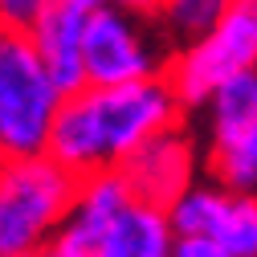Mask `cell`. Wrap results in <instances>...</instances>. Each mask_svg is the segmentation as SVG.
Masks as SVG:
<instances>
[{
	"mask_svg": "<svg viewBox=\"0 0 257 257\" xmlns=\"http://www.w3.org/2000/svg\"><path fill=\"white\" fill-rule=\"evenodd\" d=\"M188 118L184 102L164 78H143L126 86H78L57 106L49 155L78 180L118 172L151 135Z\"/></svg>",
	"mask_w": 257,
	"mask_h": 257,
	"instance_id": "obj_1",
	"label": "cell"
},
{
	"mask_svg": "<svg viewBox=\"0 0 257 257\" xmlns=\"http://www.w3.org/2000/svg\"><path fill=\"white\" fill-rule=\"evenodd\" d=\"M78 176L49 151L0 159V257H41L70 216Z\"/></svg>",
	"mask_w": 257,
	"mask_h": 257,
	"instance_id": "obj_2",
	"label": "cell"
},
{
	"mask_svg": "<svg viewBox=\"0 0 257 257\" xmlns=\"http://www.w3.org/2000/svg\"><path fill=\"white\" fill-rule=\"evenodd\" d=\"M66 90L49 74L33 33L0 25V159L41 155Z\"/></svg>",
	"mask_w": 257,
	"mask_h": 257,
	"instance_id": "obj_3",
	"label": "cell"
},
{
	"mask_svg": "<svg viewBox=\"0 0 257 257\" xmlns=\"http://www.w3.org/2000/svg\"><path fill=\"white\" fill-rule=\"evenodd\" d=\"M241 70H257V0H229L224 17L204 37L172 49L168 82L192 118Z\"/></svg>",
	"mask_w": 257,
	"mask_h": 257,
	"instance_id": "obj_4",
	"label": "cell"
},
{
	"mask_svg": "<svg viewBox=\"0 0 257 257\" xmlns=\"http://www.w3.org/2000/svg\"><path fill=\"white\" fill-rule=\"evenodd\" d=\"M172 45L164 41L155 17L98 9L82 33V82L86 86H126L143 78H164Z\"/></svg>",
	"mask_w": 257,
	"mask_h": 257,
	"instance_id": "obj_5",
	"label": "cell"
},
{
	"mask_svg": "<svg viewBox=\"0 0 257 257\" xmlns=\"http://www.w3.org/2000/svg\"><path fill=\"white\" fill-rule=\"evenodd\" d=\"M131 196L168 208L180 192H188L204 176V143L188 118L172 122L168 131L151 135L126 164L118 168Z\"/></svg>",
	"mask_w": 257,
	"mask_h": 257,
	"instance_id": "obj_6",
	"label": "cell"
},
{
	"mask_svg": "<svg viewBox=\"0 0 257 257\" xmlns=\"http://www.w3.org/2000/svg\"><path fill=\"white\" fill-rule=\"evenodd\" d=\"M172 245H176V224L168 208L131 196L86 257H172Z\"/></svg>",
	"mask_w": 257,
	"mask_h": 257,
	"instance_id": "obj_7",
	"label": "cell"
},
{
	"mask_svg": "<svg viewBox=\"0 0 257 257\" xmlns=\"http://www.w3.org/2000/svg\"><path fill=\"white\" fill-rule=\"evenodd\" d=\"M86 21L90 13L78 5V0H53V5L41 13V21L29 29L45 57L49 74L57 78L61 90H78L82 82V33H86Z\"/></svg>",
	"mask_w": 257,
	"mask_h": 257,
	"instance_id": "obj_8",
	"label": "cell"
},
{
	"mask_svg": "<svg viewBox=\"0 0 257 257\" xmlns=\"http://www.w3.org/2000/svg\"><path fill=\"white\" fill-rule=\"evenodd\" d=\"M204 147H220L257 118V70H241L192 114Z\"/></svg>",
	"mask_w": 257,
	"mask_h": 257,
	"instance_id": "obj_9",
	"label": "cell"
},
{
	"mask_svg": "<svg viewBox=\"0 0 257 257\" xmlns=\"http://www.w3.org/2000/svg\"><path fill=\"white\" fill-rule=\"evenodd\" d=\"M204 176L233 192H257V118L229 143L204 147Z\"/></svg>",
	"mask_w": 257,
	"mask_h": 257,
	"instance_id": "obj_10",
	"label": "cell"
},
{
	"mask_svg": "<svg viewBox=\"0 0 257 257\" xmlns=\"http://www.w3.org/2000/svg\"><path fill=\"white\" fill-rule=\"evenodd\" d=\"M224 9H229V0H159L155 25H159V33H164V41L172 49H180L188 41L204 37L224 17Z\"/></svg>",
	"mask_w": 257,
	"mask_h": 257,
	"instance_id": "obj_11",
	"label": "cell"
},
{
	"mask_svg": "<svg viewBox=\"0 0 257 257\" xmlns=\"http://www.w3.org/2000/svg\"><path fill=\"white\" fill-rule=\"evenodd\" d=\"M216 241L233 249L237 257H249L257 249V192H229Z\"/></svg>",
	"mask_w": 257,
	"mask_h": 257,
	"instance_id": "obj_12",
	"label": "cell"
},
{
	"mask_svg": "<svg viewBox=\"0 0 257 257\" xmlns=\"http://www.w3.org/2000/svg\"><path fill=\"white\" fill-rule=\"evenodd\" d=\"M53 5V0H0V25L5 29H21V33H29L41 13Z\"/></svg>",
	"mask_w": 257,
	"mask_h": 257,
	"instance_id": "obj_13",
	"label": "cell"
},
{
	"mask_svg": "<svg viewBox=\"0 0 257 257\" xmlns=\"http://www.w3.org/2000/svg\"><path fill=\"white\" fill-rule=\"evenodd\" d=\"M172 257H237V253L224 249L216 237H176Z\"/></svg>",
	"mask_w": 257,
	"mask_h": 257,
	"instance_id": "obj_14",
	"label": "cell"
},
{
	"mask_svg": "<svg viewBox=\"0 0 257 257\" xmlns=\"http://www.w3.org/2000/svg\"><path fill=\"white\" fill-rule=\"evenodd\" d=\"M86 13H98V9H126V13H143V17H155L159 0H78Z\"/></svg>",
	"mask_w": 257,
	"mask_h": 257,
	"instance_id": "obj_15",
	"label": "cell"
},
{
	"mask_svg": "<svg viewBox=\"0 0 257 257\" xmlns=\"http://www.w3.org/2000/svg\"><path fill=\"white\" fill-rule=\"evenodd\" d=\"M41 257H86V253H78V249H70V245H61V241H53Z\"/></svg>",
	"mask_w": 257,
	"mask_h": 257,
	"instance_id": "obj_16",
	"label": "cell"
},
{
	"mask_svg": "<svg viewBox=\"0 0 257 257\" xmlns=\"http://www.w3.org/2000/svg\"><path fill=\"white\" fill-rule=\"evenodd\" d=\"M249 257H257V249H253V253H249Z\"/></svg>",
	"mask_w": 257,
	"mask_h": 257,
	"instance_id": "obj_17",
	"label": "cell"
}]
</instances>
